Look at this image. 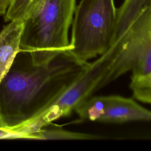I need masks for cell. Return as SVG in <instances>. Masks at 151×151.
<instances>
[{"label": "cell", "mask_w": 151, "mask_h": 151, "mask_svg": "<svg viewBox=\"0 0 151 151\" xmlns=\"http://www.w3.org/2000/svg\"><path fill=\"white\" fill-rule=\"evenodd\" d=\"M12 0H0V16L5 15Z\"/></svg>", "instance_id": "12"}, {"label": "cell", "mask_w": 151, "mask_h": 151, "mask_svg": "<svg viewBox=\"0 0 151 151\" xmlns=\"http://www.w3.org/2000/svg\"><path fill=\"white\" fill-rule=\"evenodd\" d=\"M83 120L122 123L151 122V110L134 100L117 95L91 96L74 110Z\"/></svg>", "instance_id": "6"}, {"label": "cell", "mask_w": 151, "mask_h": 151, "mask_svg": "<svg viewBox=\"0 0 151 151\" xmlns=\"http://www.w3.org/2000/svg\"><path fill=\"white\" fill-rule=\"evenodd\" d=\"M87 63L80 64L67 50L45 65L12 64L0 83V126L14 130L38 114Z\"/></svg>", "instance_id": "1"}, {"label": "cell", "mask_w": 151, "mask_h": 151, "mask_svg": "<svg viewBox=\"0 0 151 151\" xmlns=\"http://www.w3.org/2000/svg\"><path fill=\"white\" fill-rule=\"evenodd\" d=\"M121 37L95 61L88 62L43 110L14 130L21 133L25 139H32L34 133L55 120L69 116L78 105L104 86L110 67L120 50Z\"/></svg>", "instance_id": "3"}, {"label": "cell", "mask_w": 151, "mask_h": 151, "mask_svg": "<svg viewBox=\"0 0 151 151\" xmlns=\"http://www.w3.org/2000/svg\"><path fill=\"white\" fill-rule=\"evenodd\" d=\"M130 71L132 76L151 73V0L122 35L120 50L110 67L105 85Z\"/></svg>", "instance_id": "5"}, {"label": "cell", "mask_w": 151, "mask_h": 151, "mask_svg": "<svg viewBox=\"0 0 151 151\" xmlns=\"http://www.w3.org/2000/svg\"><path fill=\"white\" fill-rule=\"evenodd\" d=\"M19 138V134L16 131L0 126V139H12Z\"/></svg>", "instance_id": "11"}, {"label": "cell", "mask_w": 151, "mask_h": 151, "mask_svg": "<svg viewBox=\"0 0 151 151\" xmlns=\"http://www.w3.org/2000/svg\"><path fill=\"white\" fill-rule=\"evenodd\" d=\"M23 20L9 22L0 32V83L9 72L19 52Z\"/></svg>", "instance_id": "7"}, {"label": "cell", "mask_w": 151, "mask_h": 151, "mask_svg": "<svg viewBox=\"0 0 151 151\" xmlns=\"http://www.w3.org/2000/svg\"><path fill=\"white\" fill-rule=\"evenodd\" d=\"M33 139L50 140V139H64V140H97L103 139L101 136L94 134L75 132L67 130L61 128L44 129L32 134Z\"/></svg>", "instance_id": "8"}, {"label": "cell", "mask_w": 151, "mask_h": 151, "mask_svg": "<svg viewBox=\"0 0 151 151\" xmlns=\"http://www.w3.org/2000/svg\"><path fill=\"white\" fill-rule=\"evenodd\" d=\"M130 88L137 100L151 104V73L145 76H131Z\"/></svg>", "instance_id": "9"}, {"label": "cell", "mask_w": 151, "mask_h": 151, "mask_svg": "<svg viewBox=\"0 0 151 151\" xmlns=\"http://www.w3.org/2000/svg\"><path fill=\"white\" fill-rule=\"evenodd\" d=\"M76 0H34L23 20L19 52L34 65L49 63L70 47L68 31Z\"/></svg>", "instance_id": "2"}, {"label": "cell", "mask_w": 151, "mask_h": 151, "mask_svg": "<svg viewBox=\"0 0 151 151\" xmlns=\"http://www.w3.org/2000/svg\"><path fill=\"white\" fill-rule=\"evenodd\" d=\"M114 0H81L76 6L68 52L80 64L105 53L114 43Z\"/></svg>", "instance_id": "4"}, {"label": "cell", "mask_w": 151, "mask_h": 151, "mask_svg": "<svg viewBox=\"0 0 151 151\" xmlns=\"http://www.w3.org/2000/svg\"><path fill=\"white\" fill-rule=\"evenodd\" d=\"M34 0H12L6 14L5 21L23 19L29 6Z\"/></svg>", "instance_id": "10"}]
</instances>
